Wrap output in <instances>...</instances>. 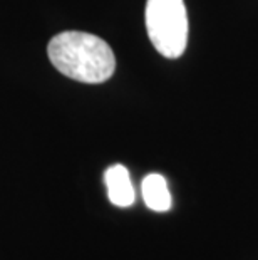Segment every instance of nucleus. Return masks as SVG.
<instances>
[{
    "instance_id": "1",
    "label": "nucleus",
    "mask_w": 258,
    "mask_h": 260,
    "mask_svg": "<svg viewBox=\"0 0 258 260\" xmlns=\"http://www.w3.org/2000/svg\"><path fill=\"white\" fill-rule=\"evenodd\" d=\"M52 66L69 79L101 84L114 74L116 57L106 41L89 32L65 30L54 36L47 46Z\"/></svg>"
},
{
    "instance_id": "2",
    "label": "nucleus",
    "mask_w": 258,
    "mask_h": 260,
    "mask_svg": "<svg viewBox=\"0 0 258 260\" xmlns=\"http://www.w3.org/2000/svg\"><path fill=\"white\" fill-rule=\"evenodd\" d=\"M146 30L161 56L178 59L188 44V14L185 0H148Z\"/></svg>"
},
{
    "instance_id": "3",
    "label": "nucleus",
    "mask_w": 258,
    "mask_h": 260,
    "mask_svg": "<svg viewBox=\"0 0 258 260\" xmlns=\"http://www.w3.org/2000/svg\"><path fill=\"white\" fill-rule=\"evenodd\" d=\"M107 186V197L116 207H131L134 203L136 193L129 178V171L123 165H113L104 173Z\"/></svg>"
},
{
    "instance_id": "4",
    "label": "nucleus",
    "mask_w": 258,
    "mask_h": 260,
    "mask_svg": "<svg viewBox=\"0 0 258 260\" xmlns=\"http://www.w3.org/2000/svg\"><path fill=\"white\" fill-rule=\"evenodd\" d=\"M142 198L153 212H168L171 208V193L164 176L158 173L148 175L142 180Z\"/></svg>"
}]
</instances>
